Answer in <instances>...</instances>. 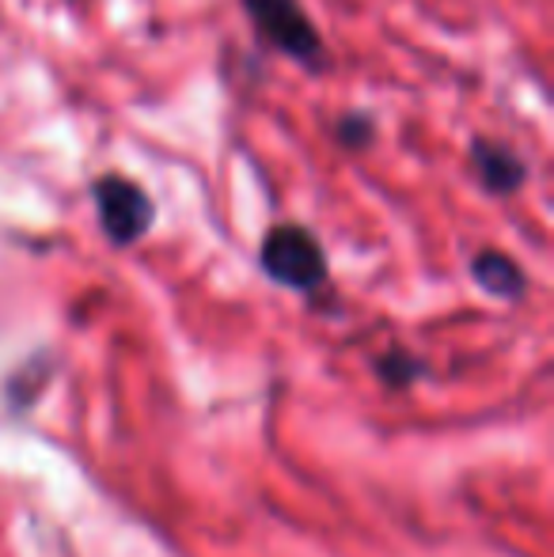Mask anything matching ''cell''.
Returning a JSON list of instances; mask_svg holds the SVG:
<instances>
[{"mask_svg":"<svg viewBox=\"0 0 554 557\" xmlns=\"http://www.w3.org/2000/svg\"><path fill=\"white\" fill-rule=\"evenodd\" d=\"M331 137H334V145L346 148V152H369L372 140H377V117L369 111H346L334 117Z\"/></svg>","mask_w":554,"mask_h":557,"instance_id":"obj_6","label":"cell"},{"mask_svg":"<svg viewBox=\"0 0 554 557\" xmlns=\"http://www.w3.org/2000/svg\"><path fill=\"white\" fill-rule=\"evenodd\" d=\"M471 277L482 293L497 296V300H520L528 288L525 270L509 255H502V250H479L471 258Z\"/></svg>","mask_w":554,"mask_h":557,"instance_id":"obj_5","label":"cell"},{"mask_svg":"<svg viewBox=\"0 0 554 557\" xmlns=\"http://www.w3.org/2000/svg\"><path fill=\"white\" fill-rule=\"evenodd\" d=\"M415 368L418 364H410V357H403V352H392V357L380 360V372H384L387 383H410L415 380Z\"/></svg>","mask_w":554,"mask_h":557,"instance_id":"obj_7","label":"cell"},{"mask_svg":"<svg viewBox=\"0 0 554 557\" xmlns=\"http://www.w3.org/2000/svg\"><path fill=\"white\" fill-rule=\"evenodd\" d=\"M91 201H96L99 227L114 247L140 243L156 224V206L148 190L134 178L119 175V171H107L91 183Z\"/></svg>","mask_w":554,"mask_h":557,"instance_id":"obj_3","label":"cell"},{"mask_svg":"<svg viewBox=\"0 0 554 557\" xmlns=\"http://www.w3.org/2000/svg\"><path fill=\"white\" fill-rule=\"evenodd\" d=\"M251 20L255 35L278 50L281 58H288L293 65H300L304 73H323L331 65V53L319 35V27L311 23L308 8L300 0H239Z\"/></svg>","mask_w":554,"mask_h":557,"instance_id":"obj_1","label":"cell"},{"mask_svg":"<svg viewBox=\"0 0 554 557\" xmlns=\"http://www.w3.org/2000/svg\"><path fill=\"white\" fill-rule=\"evenodd\" d=\"M467 160H471V171L479 175L482 190L494 194V198H513V194L525 190V183H528V160L517 152V148L505 145V140L471 137Z\"/></svg>","mask_w":554,"mask_h":557,"instance_id":"obj_4","label":"cell"},{"mask_svg":"<svg viewBox=\"0 0 554 557\" xmlns=\"http://www.w3.org/2000/svg\"><path fill=\"white\" fill-rule=\"evenodd\" d=\"M259 262L270 281L296 293H316L327 281V250L304 224H278L259 247Z\"/></svg>","mask_w":554,"mask_h":557,"instance_id":"obj_2","label":"cell"}]
</instances>
